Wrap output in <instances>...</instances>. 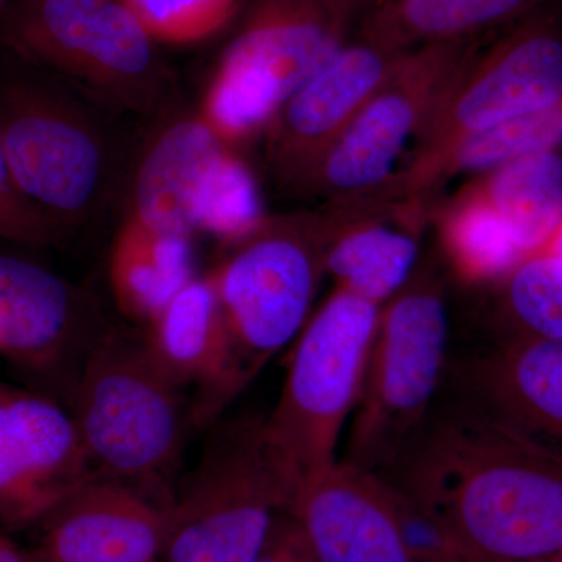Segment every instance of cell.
Returning <instances> with one entry per match:
<instances>
[{
	"label": "cell",
	"instance_id": "obj_10",
	"mask_svg": "<svg viewBox=\"0 0 562 562\" xmlns=\"http://www.w3.org/2000/svg\"><path fill=\"white\" fill-rule=\"evenodd\" d=\"M476 50V38H465L406 52L325 155L305 192L331 205L386 188L409 140H416L439 95Z\"/></svg>",
	"mask_w": 562,
	"mask_h": 562
},
{
	"label": "cell",
	"instance_id": "obj_6",
	"mask_svg": "<svg viewBox=\"0 0 562 562\" xmlns=\"http://www.w3.org/2000/svg\"><path fill=\"white\" fill-rule=\"evenodd\" d=\"M449 341L442 283L416 271L383 305L344 461L382 472L398 457L435 408Z\"/></svg>",
	"mask_w": 562,
	"mask_h": 562
},
{
	"label": "cell",
	"instance_id": "obj_14",
	"mask_svg": "<svg viewBox=\"0 0 562 562\" xmlns=\"http://www.w3.org/2000/svg\"><path fill=\"white\" fill-rule=\"evenodd\" d=\"M366 3L251 0L217 70L254 81L280 109L351 38Z\"/></svg>",
	"mask_w": 562,
	"mask_h": 562
},
{
	"label": "cell",
	"instance_id": "obj_35",
	"mask_svg": "<svg viewBox=\"0 0 562 562\" xmlns=\"http://www.w3.org/2000/svg\"><path fill=\"white\" fill-rule=\"evenodd\" d=\"M10 2L11 0H0V7H2V9H5V7L9 5Z\"/></svg>",
	"mask_w": 562,
	"mask_h": 562
},
{
	"label": "cell",
	"instance_id": "obj_25",
	"mask_svg": "<svg viewBox=\"0 0 562 562\" xmlns=\"http://www.w3.org/2000/svg\"><path fill=\"white\" fill-rule=\"evenodd\" d=\"M438 227L447 257L469 283L501 280L524 260L505 222L472 183L442 206Z\"/></svg>",
	"mask_w": 562,
	"mask_h": 562
},
{
	"label": "cell",
	"instance_id": "obj_27",
	"mask_svg": "<svg viewBox=\"0 0 562 562\" xmlns=\"http://www.w3.org/2000/svg\"><path fill=\"white\" fill-rule=\"evenodd\" d=\"M199 231L238 243L266 221L261 195L246 162L225 150L203 181L198 206Z\"/></svg>",
	"mask_w": 562,
	"mask_h": 562
},
{
	"label": "cell",
	"instance_id": "obj_23",
	"mask_svg": "<svg viewBox=\"0 0 562 562\" xmlns=\"http://www.w3.org/2000/svg\"><path fill=\"white\" fill-rule=\"evenodd\" d=\"M110 279L122 314L149 325L195 279L191 238L154 235L127 221L111 254Z\"/></svg>",
	"mask_w": 562,
	"mask_h": 562
},
{
	"label": "cell",
	"instance_id": "obj_29",
	"mask_svg": "<svg viewBox=\"0 0 562 562\" xmlns=\"http://www.w3.org/2000/svg\"><path fill=\"white\" fill-rule=\"evenodd\" d=\"M383 482L413 562H482L442 516Z\"/></svg>",
	"mask_w": 562,
	"mask_h": 562
},
{
	"label": "cell",
	"instance_id": "obj_9",
	"mask_svg": "<svg viewBox=\"0 0 562 562\" xmlns=\"http://www.w3.org/2000/svg\"><path fill=\"white\" fill-rule=\"evenodd\" d=\"M0 161L63 227L91 216L106 191L110 155L74 103L35 81L3 76Z\"/></svg>",
	"mask_w": 562,
	"mask_h": 562
},
{
	"label": "cell",
	"instance_id": "obj_31",
	"mask_svg": "<svg viewBox=\"0 0 562 562\" xmlns=\"http://www.w3.org/2000/svg\"><path fill=\"white\" fill-rule=\"evenodd\" d=\"M0 231L3 238L25 244L57 241L63 225L18 187L0 161Z\"/></svg>",
	"mask_w": 562,
	"mask_h": 562
},
{
	"label": "cell",
	"instance_id": "obj_28",
	"mask_svg": "<svg viewBox=\"0 0 562 562\" xmlns=\"http://www.w3.org/2000/svg\"><path fill=\"white\" fill-rule=\"evenodd\" d=\"M279 105L254 81L217 70L205 102V120L222 139L244 138L268 127Z\"/></svg>",
	"mask_w": 562,
	"mask_h": 562
},
{
	"label": "cell",
	"instance_id": "obj_15",
	"mask_svg": "<svg viewBox=\"0 0 562 562\" xmlns=\"http://www.w3.org/2000/svg\"><path fill=\"white\" fill-rule=\"evenodd\" d=\"M428 210L383 188L319 213L325 273L342 288L384 305L413 279Z\"/></svg>",
	"mask_w": 562,
	"mask_h": 562
},
{
	"label": "cell",
	"instance_id": "obj_36",
	"mask_svg": "<svg viewBox=\"0 0 562 562\" xmlns=\"http://www.w3.org/2000/svg\"><path fill=\"white\" fill-rule=\"evenodd\" d=\"M552 562H562V552Z\"/></svg>",
	"mask_w": 562,
	"mask_h": 562
},
{
	"label": "cell",
	"instance_id": "obj_20",
	"mask_svg": "<svg viewBox=\"0 0 562 562\" xmlns=\"http://www.w3.org/2000/svg\"><path fill=\"white\" fill-rule=\"evenodd\" d=\"M225 150L205 116L181 117L162 128L136 169L127 221L154 235L191 238L199 231L203 181Z\"/></svg>",
	"mask_w": 562,
	"mask_h": 562
},
{
	"label": "cell",
	"instance_id": "obj_19",
	"mask_svg": "<svg viewBox=\"0 0 562 562\" xmlns=\"http://www.w3.org/2000/svg\"><path fill=\"white\" fill-rule=\"evenodd\" d=\"M147 347L161 371L195 387L192 425L209 427L228 406L227 331L213 273L195 277L146 325Z\"/></svg>",
	"mask_w": 562,
	"mask_h": 562
},
{
	"label": "cell",
	"instance_id": "obj_22",
	"mask_svg": "<svg viewBox=\"0 0 562 562\" xmlns=\"http://www.w3.org/2000/svg\"><path fill=\"white\" fill-rule=\"evenodd\" d=\"M538 5L539 0H368L357 33L392 49L412 50L476 38Z\"/></svg>",
	"mask_w": 562,
	"mask_h": 562
},
{
	"label": "cell",
	"instance_id": "obj_24",
	"mask_svg": "<svg viewBox=\"0 0 562 562\" xmlns=\"http://www.w3.org/2000/svg\"><path fill=\"white\" fill-rule=\"evenodd\" d=\"M509 228L524 258L543 249L562 222V151L517 158L472 181Z\"/></svg>",
	"mask_w": 562,
	"mask_h": 562
},
{
	"label": "cell",
	"instance_id": "obj_17",
	"mask_svg": "<svg viewBox=\"0 0 562 562\" xmlns=\"http://www.w3.org/2000/svg\"><path fill=\"white\" fill-rule=\"evenodd\" d=\"M165 506L136 487L95 479L35 525L46 562H160Z\"/></svg>",
	"mask_w": 562,
	"mask_h": 562
},
{
	"label": "cell",
	"instance_id": "obj_33",
	"mask_svg": "<svg viewBox=\"0 0 562 562\" xmlns=\"http://www.w3.org/2000/svg\"><path fill=\"white\" fill-rule=\"evenodd\" d=\"M0 562H46L35 549H25L11 539L10 532L0 535Z\"/></svg>",
	"mask_w": 562,
	"mask_h": 562
},
{
	"label": "cell",
	"instance_id": "obj_26",
	"mask_svg": "<svg viewBox=\"0 0 562 562\" xmlns=\"http://www.w3.org/2000/svg\"><path fill=\"white\" fill-rule=\"evenodd\" d=\"M498 335L562 339V257L535 254L498 280Z\"/></svg>",
	"mask_w": 562,
	"mask_h": 562
},
{
	"label": "cell",
	"instance_id": "obj_1",
	"mask_svg": "<svg viewBox=\"0 0 562 562\" xmlns=\"http://www.w3.org/2000/svg\"><path fill=\"white\" fill-rule=\"evenodd\" d=\"M375 473L442 516L482 562L562 552V457L460 392Z\"/></svg>",
	"mask_w": 562,
	"mask_h": 562
},
{
	"label": "cell",
	"instance_id": "obj_11",
	"mask_svg": "<svg viewBox=\"0 0 562 562\" xmlns=\"http://www.w3.org/2000/svg\"><path fill=\"white\" fill-rule=\"evenodd\" d=\"M111 328L69 281L29 258L0 257V353L29 390L72 405L92 351Z\"/></svg>",
	"mask_w": 562,
	"mask_h": 562
},
{
	"label": "cell",
	"instance_id": "obj_21",
	"mask_svg": "<svg viewBox=\"0 0 562 562\" xmlns=\"http://www.w3.org/2000/svg\"><path fill=\"white\" fill-rule=\"evenodd\" d=\"M561 144L562 101L552 109L462 138L428 157L408 160L392 179L391 191L395 198L428 210L432 194L460 173L490 172L517 158L561 149Z\"/></svg>",
	"mask_w": 562,
	"mask_h": 562
},
{
	"label": "cell",
	"instance_id": "obj_16",
	"mask_svg": "<svg viewBox=\"0 0 562 562\" xmlns=\"http://www.w3.org/2000/svg\"><path fill=\"white\" fill-rule=\"evenodd\" d=\"M453 379L457 392L562 457V339L498 335Z\"/></svg>",
	"mask_w": 562,
	"mask_h": 562
},
{
	"label": "cell",
	"instance_id": "obj_18",
	"mask_svg": "<svg viewBox=\"0 0 562 562\" xmlns=\"http://www.w3.org/2000/svg\"><path fill=\"white\" fill-rule=\"evenodd\" d=\"M288 513L316 562H413L379 473L336 462L295 494Z\"/></svg>",
	"mask_w": 562,
	"mask_h": 562
},
{
	"label": "cell",
	"instance_id": "obj_32",
	"mask_svg": "<svg viewBox=\"0 0 562 562\" xmlns=\"http://www.w3.org/2000/svg\"><path fill=\"white\" fill-rule=\"evenodd\" d=\"M255 562H316L305 532L291 513L277 516L268 541Z\"/></svg>",
	"mask_w": 562,
	"mask_h": 562
},
{
	"label": "cell",
	"instance_id": "obj_34",
	"mask_svg": "<svg viewBox=\"0 0 562 562\" xmlns=\"http://www.w3.org/2000/svg\"><path fill=\"white\" fill-rule=\"evenodd\" d=\"M538 254H552L558 255V257H562V222L560 227L557 228V232H554L552 238H550V241L547 243L546 246H543V249L538 251Z\"/></svg>",
	"mask_w": 562,
	"mask_h": 562
},
{
	"label": "cell",
	"instance_id": "obj_12",
	"mask_svg": "<svg viewBox=\"0 0 562 562\" xmlns=\"http://www.w3.org/2000/svg\"><path fill=\"white\" fill-rule=\"evenodd\" d=\"M99 479L72 414L32 390H0V519L3 531L35 527Z\"/></svg>",
	"mask_w": 562,
	"mask_h": 562
},
{
	"label": "cell",
	"instance_id": "obj_8",
	"mask_svg": "<svg viewBox=\"0 0 562 562\" xmlns=\"http://www.w3.org/2000/svg\"><path fill=\"white\" fill-rule=\"evenodd\" d=\"M562 101V16L538 7L476 50L439 95L409 160Z\"/></svg>",
	"mask_w": 562,
	"mask_h": 562
},
{
	"label": "cell",
	"instance_id": "obj_2",
	"mask_svg": "<svg viewBox=\"0 0 562 562\" xmlns=\"http://www.w3.org/2000/svg\"><path fill=\"white\" fill-rule=\"evenodd\" d=\"M70 408L99 479L136 487L165 508L171 503L192 414L144 333L113 325L92 351Z\"/></svg>",
	"mask_w": 562,
	"mask_h": 562
},
{
	"label": "cell",
	"instance_id": "obj_30",
	"mask_svg": "<svg viewBox=\"0 0 562 562\" xmlns=\"http://www.w3.org/2000/svg\"><path fill=\"white\" fill-rule=\"evenodd\" d=\"M157 40L187 41L216 31L236 0H124Z\"/></svg>",
	"mask_w": 562,
	"mask_h": 562
},
{
	"label": "cell",
	"instance_id": "obj_7",
	"mask_svg": "<svg viewBox=\"0 0 562 562\" xmlns=\"http://www.w3.org/2000/svg\"><path fill=\"white\" fill-rule=\"evenodd\" d=\"M213 273L227 331V402L306 325L324 268L319 214L266 220Z\"/></svg>",
	"mask_w": 562,
	"mask_h": 562
},
{
	"label": "cell",
	"instance_id": "obj_4",
	"mask_svg": "<svg viewBox=\"0 0 562 562\" xmlns=\"http://www.w3.org/2000/svg\"><path fill=\"white\" fill-rule=\"evenodd\" d=\"M266 417L214 422L198 465L165 508L160 562H255L292 487L271 452Z\"/></svg>",
	"mask_w": 562,
	"mask_h": 562
},
{
	"label": "cell",
	"instance_id": "obj_13",
	"mask_svg": "<svg viewBox=\"0 0 562 562\" xmlns=\"http://www.w3.org/2000/svg\"><path fill=\"white\" fill-rule=\"evenodd\" d=\"M406 52L355 31L335 57L280 106L266 127V161L279 187L305 192L325 155Z\"/></svg>",
	"mask_w": 562,
	"mask_h": 562
},
{
	"label": "cell",
	"instance_id": "obj_5",
	"mask_svg": "<svg viewBox=\"0 0 562 562\" xmlns=\"http://www.w3.org/2000/svg\"><path fill=\"white\" fill-rule=\"evenodd\" d=\"M382 308L336 288L299 335L279 403L265 424L292 501L338 462L336 447L360 401Z\"/></svg>",
	"mask_w": 562,
	"mask_h": 562
},
{
	"label": "cell",
	"instance_id": "obj_3",
	"mask_svg": "<svg viewBox=\"0 0 562 562\" xmlns=\"http://www.w3.org/2000/svg\"><path fill=\"white\" fill-rule=\"evenodd\" d=\"M157 41L124 0H11L2 9V43L14 57L103 109L165 105L172 79Z\"/></svg>",
	"mask_w": 562,
	"mask_h": 562
}]
</instances>
